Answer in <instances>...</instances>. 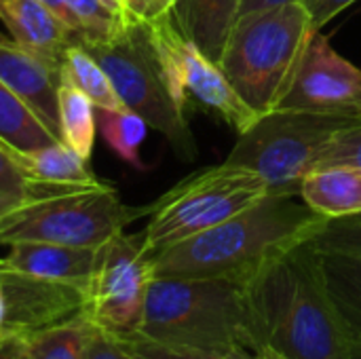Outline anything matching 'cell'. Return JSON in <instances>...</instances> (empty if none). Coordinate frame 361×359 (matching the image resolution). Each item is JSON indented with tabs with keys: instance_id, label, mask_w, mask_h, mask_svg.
Segmentation results:
<instances>
[{
	"instance_id": "obj_11",
	"label": "cell",
	"mask_w": 361,
	"mask_h": 359,
	"mask_svg": "<svg viewBox=\"0 0 361 359\" xmlns=\"http://www.w3.org/2000/svg\"><path fill=\"white\" fill-rule=\"evenodd\" d=\"M277 108L361 114V68L345 59L317 30L309 38Z\"/></svg>"
},
{
	"instance_id": "obj_24",
	"label": "cell",
	"mask_w": 361,
	"mask_h": 359,
	"mask_svg": "<svg viewBox=\"0 0 361 359\" xmlns=\"http://www.w3.org/2000/svg\"><path fill=\"white\" fill-rule=\"evenodd\" d=\"M97 127L110 150L135 169H144L140 148L148 133V123L129 108H95Z\"/></svg>"
},
{
	"instance_id": "obj_40",
	"label": "cell",
	"mask_w": 361,
	"mask_h": 359,
	"mask_svg": "<svg viewBox=\"0 0 361 359\" xmlns=\"http://www.w3.org/2000/svg\"><path fill=\"white\" fill-rule=\"evenodd\" d=\"M173 2H176V0H171V4H173Z\"/></svg>"
},
{
	"instance_id": "obj_14",
	"label": "cell",
	"mask_w": 361,
	"mask_h": 359,
	"mask_svg": "<svg viewBox=\"0 0 361 359\" xmlns=\"http://www.w3.org/2000/svg\"><path fill=\"white\" fill-rule=\"evenodd\" d=\"M6 252L0 256V269L17 271L42 279H55L89 288L93 277L97 250L42 241H17L4 245Z\"/></svg>"
},
{
	"instance_id": "obj_18",
	"label": "cell",
	"mask_w": 361,
	"mask_h": 359,
	"mask_svg": "<svg viewBox=\"0 0 361 359\" xmlns=\"http://www.w3.org/2000/svg\"><path fill=\"white\" fill-rule=\"evenodd\" d=\"M315 248V245H313ZM324 286L353 341H361V254L317 250Z\"/></svg>"
},
{
	"instance_id": "obj_1",
	"label": "cell",
	"mask_w": 361,
	"mask_h": 359,
	"mask_svg": "<svg viewBox=\"0 0 361 359\" xmlns=\"http://www.w3.org/2000/svg\"><path fill=\"white\" fill-rule=\"evenodd\" d=\"M256 343L288 359H351L353 339L317 267L311 241L286 250L243 281Z\"/></svg>"
},
{
	"instance_id": "obj_21",
	"label": "cell",
	"mask_w": 361,
	"mask_h": 359,
	"mask_svg": "<svg viewBox=\"0 0 361 359\" xmlns=\"http://www.w3.org/2000/svg\"><path fill=\"white\" fill-rule=\"evenodd\" d=\"M57 112H59V135L74 152L82 159H91L97 116L93 102L61 74V83L57 89Z\"/></svg>"
},
{
	"instance_id": "obj_30",
	"label": "cell",
	"mask_w": 361,
	"mask_h": 359,
	"mask_svg": "<svg viewBox=\"0 0 361 359\" xmlns=\"http://www.w3.org/2000/svg\"><path fill=\"white\" fill-rule=\"evenodd\" d=\"M353 2L357 0H302V4L307 6L315 30H322L324 25H328L334 17H338L345 8H349Z\"/></svg>"
},
{
	"instance_id": "obj_6",
	"label": "cell",
	"mask_w": 361,
	"mask_h": 359,
	"mask_svg": "<svg viewBox=\"0 0 361 359\" xmlns=\"http://www.w3.org/2000/svg\"><path fill=\"white\" fill-rule=\"evenodd\" d=\"M361 123L351 112H311L275 108L239 133L226 163L258 174L269 193L300 195L305 176L317 167L332 140Z\"/></svg>"
},
{
	"instance_id": "obj_7",
	"label": "cell",
	"mask_w": 361,
	"mask_h": 359,
	"mask_svg": "<svg viewBox=\"0 0 361 359\" xmlns=\"http://www.w3.org/2000/svg\"><path fill=\"white\" fill-rule=\"evenodd\" d=\"M267 195V182L252 169L226 161L201 169L148 205L144 245L154 254L233 218Z\"/></svg>"
},
{
	"instance_id": "obj_9",
	"label": "cell",
	"mask_w": 361,
	"mask_h": 359,
	"mask_svg": "<svg viewBox=\"0 0 361 359\" xmlns=\"http://www.w3.org/2000/svg\"><path fill=\"white\" fill-rule=\"evenodd\" d=\"M142 23L165 83L184 110L195 102L199 108L220 116L237 133L245 131L258 118V114L237 95L222 68L182 34L171 11Z\"/></svg>"
},
{
	"instance_id": "obj_25",
	"label": "cell",
	"mask_w": 361,
	"mask_h": 359,
	"mask_svg": "<svg viewBox=\"0 0 361 359\" xmlns=\"http://www.w3.org/2000/svg\"><path fill=\"white\" fill-rule=\"evenodd\" d=\"M317 250L361 254V214L351 218L328 220V224L311 239Z\"/></svg>"
},
{
	"instance_id": "obj_39",
	"label": "cell",
	"mask_w": 361,
	"mask_h": 359,
	"mask_svg": "<svg viewBox=\"0 0 361 359\" xmlns=\"http://www.w3.org/2000/svg\"><path fill=\"white\" fill-rule=\"evenodd\" d=\"M351 359H361V341H353V347H351Z\"/></svg>"
},
{
	"instance_id": "obj_22",
	"label": "cell",
	"mask_w": 361,
	"mask_h": 359,
	"mask_svg": "<svg viewBox=\"0 0 361 359\" xmlns=\"http://www.w3.org/2000/svg\"><path fill=\"white\" fill-rule=\"evenodd\" d=\"M61 74L72 80L91 102L95 108H108V110H118L127 108L121 97L116 95L106 70L97 63V59L80 44V42H70L66 53H63V63H61Z\"/></svg>"
},
{
	"instance_id": "obj_3",
	"label": "cell",
	"mask_w": 361,
	"mask_h": 359,
	"mask_svg": "<svg viewBox=\"0 0 361 359\" xmlns=\"http://www.w3.org/2000/svg\"><path fill=\"white\" fill-rule=\"evenodd\" d=\"M140 336L209 353L233 347L260 351L245 286L226 277H154Z\"/></svg>"
},
{
	"instance_id": "obj_8",
	"label": "cell",
	"mask_w": 361,
	"mask_h": 359,
	"mask_svg": "<svg viewBox=\"0 0 361 359\" xmlns=\"http://www.w3.org/2000/svg\"><path fill=\"white\" fill-rule=\"evenodd\" d=\"M106 70L121 102L137 112L148 127L163 133L184 161H195L197 144L186 110L173 99L142 21H133L108 42H80Z\"/></svg>"
},
{
	"instance_id": "obj_32",
	"label": "cell",
	"mask_w": 361,
	"mask_h": 359,
	"mask_svg": "<svg viewBox=\"0 0 361 359\" xmlns=\"http://www.w3.org/2000/svg\"><path fill=\"white\" fill-rule=\"evenodd\" d=\"M0 359H30L23 336L2 334L0 336Z\"/></svg>"
},
{
	"instance_id": "obj_26",
	"label": "cell",
	"mask_w": 361,
	"mask_h": 359,
	"mask_svg": "<svg viewBox=\"0 0 361 359\" xmlns=\"http://www.w3.org/2000/svg\"><path fill=\"white\" fill-rule=\"evenodd\" d=\"M125 343H127L131 359H220V353L165 345V343H157V341H150L144 336H135Z\"/></svg>"
},
{
	"instance_id": "obj_2",
	"label": "cell",
	"mask_w": 361,
	"mask_h": 359,
	"mask_svg": "<svg viewBox=\"0 0 361 359\" xmlns=\"http://www.w3.org/2000/svg\"><path fill=\"white\" fill-rule=\"evenodd\" d=\"M328 220L300 195L269 193L233 218L150 254L152 273L245 281L277 254L311 241Z\"/></svg>"
},
{
	"instance_id": "obj_38",
	"label": "cell",
	"mask_w": 361,
	"mask_h": 359,
	"mask_svg": "<svg viewBox=\"0 0 361 359\" xmlns=\"http://www.w3.org/2000/svg\"><path fill=\"white\" fill-rule=\"evenodd\" d=\"M260 355H262V359H288L283 358V355H279L277 351H273V349H262L260 351Z\"/></svg>"
},
{
	"instance_id": "obj_33",
	"label": "cell",
	"mask_w": 361,
	"mask_h": 359,
	"mask_svg": "<svg viewBox=\"0 0 361 359\" xmlns=\"http://www.w3.org/2000/svg\"><path fill=\"white\" fill-rule=\"evenodd\" d=\"M38 2H42L72 34H74V38H76V21H74V17H72V13H70V8H68V4H66V0H38Z\"/></svg>"
},
{
	"instance_id": "obj_17",
	"label": "cell",
	"mask_w": 361,
	"mask_h": 359,
	"mask_svg": "<svg viewBox=\"0 0 361 359\" xmlns=\"http://www.w3.org/2000/svg\"><path fill=\"white\" fill-rule=\"evenodd\" d=\"M302 201L317 214L336 220L361 214V167L330 163L313 167L300 186Z\"/></svg>"
},
{
	"instance_id": "obj_5",
	"label": "cell",
	"mask_w": 361,
	"mask_h": 359,
	"mask_svg": "<svg viewBox=\"0 0 361 359\" xmlns=\"http://www.w3.org/2000/svg\"><path fill=\"white\" fill-rule=\"evenodd\" d=\"M315 25L302 2H286L237 19L218 66L237 95L260 116L277 108Z\"/></svg>"
},
{
	"instance_id": "obj_31",
	"label": "cell",
	"mask_w": 361,
	"mask_h": 359,
	"mask_svg": "<svg viewBox=\"0 0 361 359\" xmlns=\"http://www.w3.org/2000/svg\"><path fill=\"white\" fill-rule=\"evenodd\" d=\"M171 0H125V11L131 21H152L171 11Z\"/></svg>"
},
{
	"instance_id": "obj_36",
	"label": "cell",
	"mask_w": 361,
	"mask_h": 359,
	"mask_svg": "<svg viewBox=\"0 0 361 359\" xmlns=\"http://www.w3.org/2000/svg\"><path fill=\"white\" fill-rule=\"evenodd\" d=\"M102 4H106L110 11H114V13H118V15H123V17H127L129 19V15H127V11H125V0H99ZM131 21V19H129Z\"/></svg>"
},
{
	"instance_id": "obj_37",
	"label": "cell",
	"mask_w": 361,
	"mask_h": 359,
	"mask_svg": "<svg viewBox=\"0 0 361 359\" xmlns=\"http://www.w3.org/2000/svg\"><path fill=\"white\" fill-rule=\"evenodd\" d=\"M4 317H6V305H4V292L0 286V336L4 334Z\"/></svg>"
},
{
	"instance_id": "obj_16",
	"label": "cell",
	"mask_w": 361,
	"mask_h": 359,
	"mask_svg": "<svg viewBox=\"0 0 361 359\" xmlns=\"http://www.w3.org/2000/svg\"><path fill=\"white\" fill-rule=\"evenodd\" d=\"M243 0H176L171 15L182 34L216 63L241 15Z\"/></svg>"
},
{
	"instance_id": "obj_10",
	"label": "cell",
	"mask_w": 361,
	"mask_h": 359,
	"mask_svg": "<svg viewBox=\"0 0 361 359\" xmlns=\"http://www.w3.org/2000/svg\"><path fill=\"white\" fill-rule=\"evenodd\" d=\"M152 279V258L142 233L112 237L97 250L85 315L93 326L118 341L140 336Z\"/></svg>"
},
{
	"instance_id": "obj_35",
	"label": "cell",
	"mask_w": 361,
	"mask_h": 359,
	"mask_svg": "<svg viewBox=\"0 0 361 359\" xmlns=\"http://www.w3.org/2000/svg\"><path fill=\"white\" fill-rule=\"evenodd\" d=\"M220 359H262L260 351L247 349V347H233L224 353H220Z\"/></svg>"
},
{
	"instance_id": "obj_34",
	"label": "cell",
	"mask_w": 361,
	"mask_h": 359,
	"mask_svg": "<svg viewBox=\"0 0 361 359\" xmlns=\"http://www.w3.org/2000/svg\"><path fill=\"white\" fill-rule=\"evenodd\" d=\"M286 2H302V0H243L239 17L262 11V8H271V6H277V4H286Z\"/></svg>"
},
{
	"instance_id": "obj_23",
	"label": "cell",
	"mask_w": 361,
	"mask_h": 359,
	"mask_svg": "<svg viewBox=\"0 0 361 359\" xmlns=\"http://www.w3.org/2000/svg\"><path fill=\"white\" fill-rule=\"evenodd\" d=\"M93 324L80 313L63 324L25 336L30 359H85Z\"/></svg>"
},
{
	"instance_id": "obj_4",
	"label": "cell",
	"mask_w": 361,
	"mask_h": 359,
	"mask_svg": "<svg viewBox=\"0 0 361 359\" xmlns=\"http://www.w3.org/2000/svg\"><path fill=\"white\" fill-rule=\"evenodd\" d=\"M148 207H129L118 190L99 180L93 184H49L27 180L21 203L0 214V245L42 241L78 248H102Z\"/></svg>"
},
{
	"instance_id": "obj_28",
	"label": "cell",
	"mask_w": 361,
	"mask_h": 359,
	"mask_svg": "<svg viewBox=\"0 0 361 359\" xmlns=\"http://www.w3.org/2000/svg\"><path fill=\"white\" fill-rule=\"evenodd\" d=\"M330 163H345V165L361 167V123L343 129L332 140L319 165H330Z\"/></svg>"
},
{
	"instance_id": "obj_15",
	"label": "cell",
	"mask_w": 361,
	"mask_h": 359,
	"mask_svg": "<svg viewBox=\"0 0 361 359\" xmlns=\"http://www.w3.org/2000/svg\"><path fill=\"white\" fill-rule=\"evenodd\" d=\"M0 23L15 42L61 63L74 42V34L38 0H0Z\"/></svg>"
},
{
	"instance_id": "obj_29",
	"label": "cell",
	"mask_w": 361,
	"mask_h": 359,
	"mask_svg": "<svg viewBox=\"0 0 361 359\" xmlns=\"http://www.w3.org/2000/svg\"><path fill=\"white\" fill-rule=\"evenodd\" d=\"M85 359H131V355L125 341H118L112 334L93 326Z\"/></svg>"
},
{
	"instance_id": "obj_13",
	"label": "cell",
	"mask_w": 361,
	"mask_h": 359,
	"mask_svg": "<svg viewBox=\"0 0 361 359\" xmlns=\"http://www.w3.org/2000/svg\"><path fill=\"white\" fill-rule=\"evenodd\" d=\"M0 80L34 110L55 135H59L57 89L61 83V61L0 34Z\"/></svg>"
},
{
	"instance_id": "obj_20",
	"label": "cell",
	"mask_w": 361,
	"mask_h": 359,
	"mask_svg": "<svg viewBox=\"0 0 361 359\" xmlns=\"http://www.w3.org/2000/svg\"><path fill=\"white\" fill-rule=\"evenodd\" d=\"M61 142L42 118L0 80V144L15 150H32Z\"/></svg>"
},
{
	"instance_id": "obj_19",
	"label": "cell",
	"mask_w": 361,
	"mask_h": 359,
	"mask_svg": "<svg viewBox=\"0 0 361 359\" xmlns=\"http://www.w3.org/2000/svg\"><path fill=\"white\" fill-rule=\"evenodd\" d=\"M19 171L34 182L49 184H93L99 178L91 171L89 161L74 152L66 142H53L49 146L32 150L6 148Z\"/></svg>"
},
{
	"instance_id": "obj_27",
	"label": "cell",
	"mask_w": 361,
	"mask_h": 359,
	"mask_svg": "<svg viewBox=\"0 0 361 359\" xmlns=\"http://www.w3.org/2000/svg\"><path fill=\"white\" fill-rule=\"evenodd\" d=\"M27 195V178L19 171L6 148L0 144V214L21 203Z\"/></svg>"
},
{
	"instance_id": "obj_12",
	"label": "cell",
	"mask_w": 361,
	"mask_h": 359,
	"mask_svg": "<svg viewBox=\"0 0 361 359\" xmlns=\"http://www.w3.org/2000/svg\"><path fill=\"white\" fill-rule=\"evenodd\" d=\"M0 286L6 305L4 334L25 339L85 313L87 307V290L66 281L0 269Z\"/></svg>"
}]
</instances>
